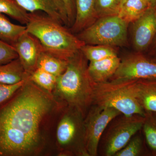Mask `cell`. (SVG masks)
Listing matches in <instances>:
<instances>
[{
	"mask_svg": "<svg viewBox=\"0 0 156 156\" xmlns=\"http://www.w3.org/2000/svg\"><path fill=\"white\" fill-rule=\"evenodd\" d=\"M56 102L52 94L28 78L0 106V156L41 153L44 147L46 123Z\"/></svg>",
	"mask_w": 156,
	"mask_h": 156,
	"instance_id": "cell-1",
	"label": "cell"
},
{
	"mask_svg": "<svg viewBox=\"0 0 156 156\" xmlns=\"http://www.w3.org/2000/svg\"><path fill=\"white\" fill-rule=\"evenodd\" d=\"M88 61L80 50L70 58L54 90L60 100L84 118L92 105L94 86L88 73Z\"/></svg>",
	"mask_w": 156,
	"mask_h": 156,
	"instance_id": "cell-2",
	"label": "cell"
},
{
	"mask_svg": "<svg viewBox=\"0 0 156 156\" xmlns=\"http://www.w3.org/2000/svg\"><path fill=\"white\" fill-rule=\"evenodd\" d=\"M26 26L44 51L65 60H68L85 44L69 28L41 12L29 13Z\"/></svg>",
	"mask_w": 156,
	"mask_h": 156,
	"instance_id": "cell-3",
	"label": "cell"
},
{
	"mask_svg": "<svg viewBox=\"0 0 156 156\" xmlns=\"http://www.w3.org/2000/svg\"><path fill=\"white\" fill-rule=\"evenodd\" d=\"M134 80H109L93 86L92 105L115 109L126 116L138 115L145 116L146 112L136 97Z\"/></svg>",
	"mask_w": 156,
	"mask_h": 156,
	"instance_id": "cell-4",
	"label": "cell"
},
{
	"mask_svg": "<svg viewBox=\"0 0 156 156\" xmlns=\"http://www.w3.org/2000/svg\"><path fill=\"white\" fill-rule=\"evenodd\" d=\"M128 25L118 16L101 17L76 35L85 44L126 47Z\"/></svg>",
	"mask_w": 156,
	"mask_h": 156,
	"instance_id": "cell-5",
	"label": "cell"
},
{
	"mask_svg": "<svg viewBox=\"0 0 156 156\" xmlns=\"http://www.w3.org/2000/svg\"><path fill=\"white\" fill-rule=\"evenodd\" d=\"M67 107L56 128L58 147L64 154L88 156L85 146V118L75 109Z\"/></svg>",
	"mask_w": 156,
	"mask_h": 156,
	"instance_id": "cell-6",
	"label": "cell"
},
{
	"mask_svg": "<svg viewBox=\"0 0 156 156\" xmlns=\"http://www.w3.org/2000/svg\"><path fill=\"white\" fill-rule=\"evenodd\" d=\"M144 120L145 117L140 115L126 116L122 114L113 120L103 138L104 155L115 156L142 129Z\"/></svg>",
	"mask_w": 156,
	"mask_h": 156,
	"instance_id": "cell-7",
	"label": "cell"
},
{
	"mask_svg": "<svg viewBox=\"0 0 156 156\" xmlns=\"http://www.w3.org/2000/svg\"><path fill=\"white\" fill-rule=\"evenodd\" d=\"M121 114L119 111L112 108L91 106L84 120L85 146L88 156L97 155L104 131L112 121Z\"/></svg>",
	"mask_w": 156,
	"mask_h": 156,
	"instance_id": "cell-8",
	"label": "cell"
},
{
	"mask_svg": "<svg viewBox=\"0 0 156 156\" xmlns=\"http://www.w3.org/2000/svg\"><path fill=\"white\" fill-rule=\"evenodd\" d=\"M110 80H156V63L144 53L130 54L121 59L119 66Z\"/></svg>",
	"mask_w": 156,
	"mask_h": 156,
	"instance_id": "cell-9",
	"label": "cell"
},
{
	"mask_svg": "<svg viewBox=\"0 0 156 156\" xmlns=\"http://www.w3.org/2000/svg\"><path fill=\"white\" fill-rule=\"evenodd\" d=\"M132 42L136 53L148 51L156 36V9L150 8L132 23Z\"/></svg>",
	"mask_w": 156,
	"mask_h": 156,
	"instance_id": "cell-10",
	"label": "cell"
},
{
	"mask_svg": "<svg viewBox=\"0 0 156 156\" xmlns=\"http://www.w3.org/2000/svg\"><path fill=\"white\" fill-rule=\"evenodd\" d=\"M13 46L25 71L30 75L37 68L39 56L44 50L41 44L27 31Z\"/></svg>",
	"mask_w": 156,
	"mask_h": 156,
	"instance_id": "cell-11",
	"label": "cell"
},
{
	"mask_svg": "<svg viewBox=\"0 0 156 156\" xmlns=\"http://www.w3.org/2000/svg\"><path fill=\"white\" fill-rule=\"evenodd\" d=\"M28 13L44 12L69 28L67 12L61 0H15Z\"/></svg>",
	"mask_w": 156,
	"mask_h": 156,
	"instance_id": "cell-12",
	"label": "cell"
},
{
	"mask_svg": "<svg viewBox=\"0 0 156 156\" xmlns=\"http://www.w3.org/2000/svg\"><path fill=\"white\" fill-rule=\"evenodd\" d=\"M76 17L70 30L76 34L98 19L95 11L96 0H75Z\"/></svg>",
	"mask_w": 156,
	"mask_h": 156,
	"instance_id": "cell-13",
	"label": "cell"
},
{
	"mask_svg": "<svg viewBox=\"0 0 156 156\" xmlns=\"http://www.w3.org/2000/svg\"><path fill=\"white\" fill-rule=\"evenodd\" d=\"M121 58L118 56L90 62L88 73L92 82L95 83H104L110 80L119 66Z\"/></svg>",
	"mask_w": 156,
	"mask_h": 156,
	"instance_id": "cell-14",
	"label": "cell"
},
{
	"mask_svg": "<svg viewBox=\"0 0 156 156\" xmlns=\"http://www.w3.org/2000/svg\"><path fill=\"white\" fill-rule=\"evenodd\" d=\"M136 97L145 112H156V80L135 82Z\"/></svg>",
	"mask_w": 156,
	"mask_h": 156,
	"instance_id": "cell-15",
	"label": "cell"
},
{
	"mask_svg": "<svg viewBox=\"0 0 156 156\" xmlns=\"http://www.w3.org/2000/svg\"><path fill=\"white\" fill-rule=\"evenodd\" d=\"M28 74L18 58L6 64L0 65V83H17L28 79Z\"/></svg>",
	"mask_w": 156,
	"mask_h": 156,
	"instance_id": "cell-16",
	"label": "cell"
},
{
	"mask_svg": "<svg viewBox=\"0 0 156 156\" xmlns=\"http://www.w3.org/2000/svg\"><path fill=\"white\" fill-rule=\"evenodd\" d=\"M151 8L148 0H126L121 5L118 16L130 24L142 16Z\"/></svg>",
	"mask_w": 156,
	"mask_h": 156,
	"instance_id": "cell-17",
	"label": "cell"
},
{
	"mask_svg": "<svg viewBox=\"0 0 156 156\" xmlns=\"http://www.w3.org/2000/svg\"><path fill=\"white\" fill-rule=\"evenodd\" d=\"M68 62V60L59 58L44 50L39 56L37 68L58 77L65 71Z\"/></svg>",
	"mask_w": 156,
	"mask_h": 156,
	"instance_id": "cell-18",
	"label": "cell"
},
{
	"mask_svg": "<svg viewBox=\"0 0 156 156\" xmlns=\"http://www.w3.org/2000/svg\"><path fill=\"white\" fill-rule=\"evenodd\" d=\"M27 31L26 25L13 23L4 14H0V40L13 46Z\"/></svg>",
	"mask_w": 156,
	"mask_h": 156,
	"instance_id": "cell-19",
	"label": "cell"
},
{
	"mask_svg": "<svg viewBox=\"0 0 156 156\" xmlns=\"http://www.w3.org/2000/svg\"><path fill=\"white\" fill-rule=\"evenodd\" d=\"M80 51L90 62L97 61L109 57L118 56L115 47L105 45L85 44Z\"/></svg>",
	"mask_w": 156,
	"mask_h": 156,
	"instance_id": "cell-20",
	"label": "cell"
},
{
	"mask_svg": "<svg viewBox=\"0 0 156 156\" xmlns=\"http://www.w3.org/2000/svg\"><path fill=\"white\" fill-rule=\"evenodd\" d=\"M0 14L8 15L22 25H26L29 19V13L15 0H0Z\"/></svg>",
	"mask_w": 156,
	"mask_h": 156,
	"instance_id": "cell-21",
	"label": "cell"
},
{
	"mask_svg": "<svg viewBox=\"0 0 156 156\" xmlns=\"http://www.w3.org/2000/svg\"><path fill=\"white\" fill-rule=\"evenodd\" d=\"M29 79L42 89L51 94L56 87L57 77L37 68L30 75Z\"/></svg>",
	"mask_w": 156,
	"mask_h": 156,
	"instance_id": "cell-22",
	"label": "cell"
},
{
	"mask_svg": "<svg viewBox=\"0 0 156 156\" xmlns=\"http://www.w3.org/2000/svg\"><path fill=\"white\" fill-rule=\"evenodd\" d=\"M144 117L142 129L149 147L156 156V112H146Z\"/></svg>",
	"mask_w": 156,
	"mask_h": 156,
	"instance_id": "cell-23",
	"label": "cell"
},
{
	"mask_svg": "<svg viewBox=\"0 0 156 156\" xmlns=\"http://www.w3.org/2000/svg\"><path fill=\"white\" fill-rule=\"evenodd\" d=\"M121 5L122 0H96L95 11L98 19L118 16Z\"/></svg>",
	"mask_w": 156,
	"mask_h": 156,
	"instance_id": "cell-24",
	"label": "cell"
},
{
	"mask_svg": "<svg viewBox=\"0 0 156 156\" xmlns=\"http://www.w3.org/2000/svg\"><path fill=\"white\" fill-rule=\"evenodd\" d=\"M143 143L141 137L135 135L122 149L118 151L115 156H137L140 155L142 149Z\"/></svg>",
	"mask_w": 156,
	"mask_h": 156,
	"instance_id": "cell-25",
	"label": "cell"
},
{
	"mask_svg": "<svg viewBox=\"0 0 156 156\" xmlns=\"http://www.w3.org/2000/svg\"><path fill=\"white\" fill-rule=\"evenodd\" d=\"M27 80L14 84L0 83V105L11 98L24 85Z\"/></svg>",
	"mask_w": 156,
	"mask_h": 156,
	"instance_id": "cell-26",
	"label": "cell"
},
{
	"mask_svg": "<svg viewBox=\"0 0 156 156\" xmlns=\"http://www.w3.org/2000/svg\"><path fill=\"white\" fill-rule=\"evenodd\" d=\"M17 58L14 47L0 40V65L6 64Z\"/></svg>",
	"mask_w": 156,
	"mask_h": 156,
	"instance_id": "cell-27",
	"label": "cell"
},
{
	"mask_svg": "<svg viewBox=\"0 0 156 156\" xmlns=\"http://www.w3.org/2000/svg\"><path fill=\"white\" fill-rule=\"evenodd\" d=\"M64 4L67 12L69 27H71L76 17V6L75 0H61Z\"/></svg>",
	"mask_w": 156,
	"mask_h": 156,
	"instance_id": "cell-28",
	"label": "cell"
},
{
	"mask_svg": "<svg viewBox=\"0 0 156 156\" xmlns=\"http://www.w3.org/2000/svg\"><path fill=\"white\" fill-rule=\"evenodd\" d=\"M148 51H149L148 56L156 53V36Z\"/></svg>",
	"mask_w": 156,
	"mask_h": 156,
	"instance_id": "cell-29",
	"label": "cell"
},
{
	"mask_svg": "<svg viewBox=\"0 0 156 156\" xmlns=\"http://www.w3.org/2000/svg\"><path fill=\"white\" fill-rule=\"evenodd\" d=\"M150 4L151 7L154 9H156V0H148Z\"/></svg>",
	"mask_w": 156,
	"mask_h": 156,
	"instance_id": "cell-30",
	"label": "cell"
},
{
	"mask_svg": "<svg viewBox=\"0 0 156 156\" xmlns=\"http://www.w3.org/2000/svg\"><path fill=\"white\" fill-rule=\"evenodd\" d=\"M147 56L149 58H150L152 61L156 63V53H155V54H153V55H151V56Z\"/></svg>",
	"mask_w": 156,
	"mask_h": 156,
	"instance_id": "cell-31",
	"label": "cell"
},
{
	"mask_svg": "<svg viewBox=\"0 0 156 156\" xmlns=\"http://www.w3.org/2000/svg\"><path fill=\"white\" fill-rule=\"evenodd\" d=\"M126 0H122V4L123 3H124V2H126Z\"/></svg>",
	"mask_w": 156,
	"mask_h": 156,
	"instance_id": "cell-32",
	"label": "cell"
},
{
	"mask_svg": "<svg viewBox=\"0 0 156 156\" xmlns=\"http://www.w3.org/2000/svg\"></svg>",
	"mask_w": 156,
	"mask_h": 156,
	"instance_id": "cell-33",
	"label": "cell"
}]
</instances>
